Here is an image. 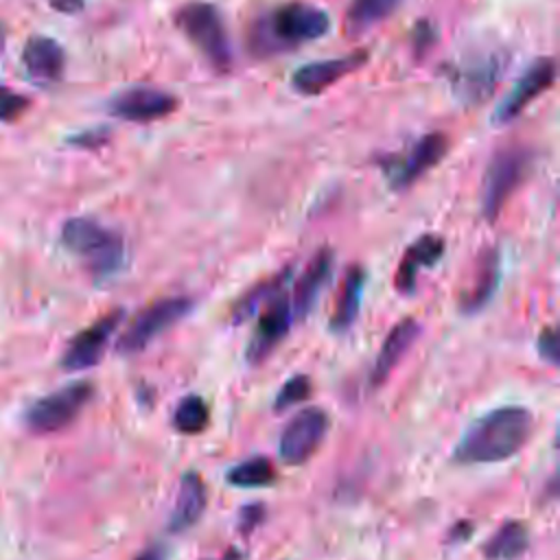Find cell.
I'll return each mask as SVG.
<instances>
[{"label":"cell","instance_id":"12","mask_svg":"<svg viewBox=\"0 0 560 560\" xmlns=\"http://www.w3.org/2000/svg\"><path fill=\"white\" fill-rule=\"evenodd\" d=\"M451 140L442 131H431L422 136L405 155L394 158L387 164L389 182L394 188H407L420 175H424L431 166H435L448 151Z\"/></svg>","mask_w":560,"mask_h":560},{"label":"cell","instance_id":"34","mask_svg":"<svg viewBox=\"0 0 560 560\" xmlns=\"http://www.w3.org/2000/svg\"><path fill=\"white\" fill-rule=\"evenodd\" d=\"M2 44H4V31L0 28V50H2Z\"/></svg>","mask_w":560,"mask_h":560},{"label":"cell","instance_id":"1","mask_svg":"<svg viewBox=\"0 0 560 560\" xmlns=\"http://www.w3.org/2000/svg\"><path fill=\"white\" fill-rule=\"evenodd\" d=\"M534 418L518 405L497 407L468 424L453 459L457 464H494L516 455L529 440Z\"/></svg>","mask_w":560,"mask_h":560},{"label":"cell","instance_id":"32","mask_svg":"<svg viewBox=\"0 0 560 560\" xmlns=\"http://www.w3.org/2000/svg\"><path fill=\"white\" fill-rule=\"evenodd\" d=\"M48 4L59 13H79L83 9V0H48Z\"/></svg>","mask_w":560,"mask_h":560},{"label":"cell","instance_id":"15","mask_svg":"<svg viewBox=\"0 0 560 560\" xmlns=\"http://www.w3.org/2000/svg\"><path fill=\"white\" fill-rule=\"evenodd\" d=\"M332 267H335V254L328 247H322L308 260V265L304 267V271L300 273V278L295 282V291H293V300H291L293 319H304L308 315V311L313 308L322 289L326 287V282L332 273Z\"/></svg>","mask_w":560,"mask_h":560},{"label":"cell","instance_id":"24","mask_svg":"<svg viewBox=\"0 0 560 560\" xmlns=\"http://www.w3.org/2000/svg\"><path fill=\"white\" fill-rule=\"evenodd\" d=\"M225 479L234 488H262V486L273 483L276 468L267 457L256 455V457L243 459L236 466H232L225 472Z\"/></svg>","mask_w":560,"mask_h":560},{"label":"cell","instance_id":"16","mask_svg":"<svg viewBox=\"0 0 560 560\" xmlns=\"http://www.w3.org/2000/svg\"><path fill=\"white\" fill-rule=\"evenodd\" d=\"M22 61L26 72L39 81V83H52L59 81L63 74V66H66V52L61 48L59 42H55L52 37H31L24 46L22 52Z\"/></svg>","mask_w":560,"mask_h":560},{"label":"cell","instance_id":"22","mask_svg":"<svg viewBox=\"0 0 560 560\" xmlns=\"http://www.w3.org/2000/svg\"><path fill=\"white\" fill-rule=\"evenodd\" d=\"M497 284H499V254L492 249V252L483 254V258L479 262L477 280L472 282L470 291L462 298L459 308L464 313L481 311L492 300V295L497 291Z\"/></svg>","mask_w":560,"mask_h":560},{"label":"cell","instance_id":"17","mask_svg":"<svg viewBox=\"0 0 560 560\" xmlns=\"http://www.w3.org/2000/svg\"><path fill=\"white\" fill-rule=\"evenodd\" d=\"M208 503V490L206 483L201 479V475L197 470H188L184 472L182 481H179V490H177V499L168 518V529L171 532H184L188 527H192Z\"/></svg>","mask_w":560,"mask_h":560},{"label":"cell","instance_id":"3","mask_svg":"<svg viewBox=\"0 0 560 560\" xmlns=\"http://www.w3.org/2000/svg\"><path fill=\"white\" fill-rule=\"evenodd\" d=\"M61 243L85 260L94 278L116 273L125 262V241L118 232L88 217H72L61 228Z\"/></svg>","mask_w":560,"mask_h":560},{"label":"cell","instance_id":"11","mask_svg":"<svg viewBox=\"0 0 560 560\" xmlns=\"http://www.w3.org/2000/svg\"><path fill=\"white\" fill-rule=\"evenodd\" d=\"M122 311L116 308L107 315H103L101 319H96L92 326L83 328L66 348L63 357H61V365L68 372H79V370H88L92 365H96L112 339V335L116 332L118 324L122 322Z\"/></svg>","mask_w":560,"mask_h":560},{"label":"cell","instance_id":"18","mask_svg":"<svg viewBox=\"0 0 560 560\" xmlns=\"http://www.w3.org/2000/svg\"><path fill=\"white\" fill-rule=\"evenodd\" d=\"M444 254V238L440 234H422L409 245L398 269H396V289L409 293L416 287V276L422 267H433Z\"/></svg>","mask_w":560,"mask_h":560},{"label":"cell","instance_id":"31","mask_svg":"<svg viewBox=\"0 0 560 560\" xmlns=\"http://www.w3.org/2000/svg\"><path fill=\"white\" fill-rule=\"evenodd\" d=\"M105 138H107V133H103V129H98V131L81 133V136L72 138L70 142H72V144H79V147H98V144L105 142Z\"/></svg>","mask_w":560,"mask_h":560},{"label":"cell","instance_id":"33","mask_svg":"<svg viewBox=\"0 0 560 560\" xmlns=\"http://www.w3.org/2000/svg\"><path fill=\"white\" fill-rule=\"evenodd\" d=\"M136 560H166V549L162 545H151L147 549H142Z\"/></svg>","mask_w":560,"mask_h":560},{"label":"cell","instance_id":"9","mask_svg":"<svg viewBox=\"0 0 560 560\" xmlns=\"http://www.w3.org/2000/svg\"><path fill=\"white\" fill-rule=\"evenodd\" d=\"M179 107V98L166 90L151 85H133L116 92L107 109L112 116L129 122H151L166 118Z\"/></svg>","mask_w":560,"mask_h":560},{"label":"cell","instance_id":"10","mask_svg":"<svg viewBox=\"0 0 560 560\" xmlns=\"http://www.w3.org/2000/svg\"><path fill=\"white\" fill-rule=\"evenodd\" d=\"M556 79V63L551 57H540L534 59L532 66L518 77V81L514 83V88L510 90V94L499 103V107L492 114V122L494 125H508L512 122L516 116H521V112L545 90L551 88Z\"/></svg>","mask_w":560,"mask_h":560},{"label":"cell","instance_id":"7","mask_svg":"<svg viewBox=\"0 0 560 560\" xmlns=\"http://www.w3.org/2000/svg\"><path fill=\"white\" fill-rule=\"evenodd\" d=\"M190 308H192V300L184 295L155 300L131 319V324L118 337L116 350L120 354H136L144 350L158 335H162L182 317H186Z\"/></svg>","mask_w":560,"mask_h":560},{"label":"cell","instance_id":"30","mask_svg":"<svg viewBox=\"0 0 560 560\" xmlns=\"http://www.w3.org/2000/svg\"><path fill=\"white\" fill-rule=\"evenodd\" d=\"M538 352L545 361L549 363H558V335L553 328H545L540 335H538Z\"/></svg>","mask_w":560,"mask_h":560},{"label":"cell","instance_id":"14","mask_svg":"<svg viewBox=\"0 0 560 560\" xmlns=\"http://www.w3.org/2000/svg\"><path fill=\"white\" fill-rule=\"evenodd\" d=\"M365 61H368L365 50H357V52H350V55H343V57L311 61V63H306V66H302L293 72L291 83L300 94L315 96V94L324 92L326 88H330L332 83H337L341 77L361 68Z\"/></svg>","mask_w":560,"mask_h":560},{"label":"cell","instance_id":"6","mask_svg":"<svg viewBox=\"0 0 560 560\" xmlns=\"http://www.w3.org/2000/svg\"><path fill=\"white\" fill-rule=\"evenodd\" d=\"M94 387L88 381H74L52 394L37 398L26 409V427L33 433H55L68 427L92 400Z\"/></svg>","mask_w":560,"mask_h":560},{"label":"cell","instance_id":"25","mask_svg":"<svg viewBox=\"0 0 560 560\" xmlns=\"http://www.w3.org/2000/svg\"><path fill=\"white\" fill-rule=\"evenodd\" d=\"M208 424H210V409L201 396L188 394L177 402V407L173 411V427L179 433L197 435V433L206 431Z\"/></svg>","mask_w":560,"mask_h":560},{"label":"cell","instance_id":"21","mask_svg":"<svg viewBox=\"0 0 560 560\" xmlns=\"http://www.w3.org/2000/svg\"><path fill=\"white\" fill-rule=\"evenodd\" d=\"M529 545L527 525L521 521H505L501 527L483 542L481 551L486 560H516L525 553Z\"/></svg>","mask_w":560,"mask_h":560},{"label":"cell","instance_id":"2","mask_svg":"<svg viewBox=\"0 0 560 560\" xmlns=\"http://www.w3.org/2000/svg\"><path fill=\"white\" fill-rule=\"evenodd\" d=\"M328 28L330 18L324 9L306 2H287L254 22L249 42L256 55H273L319 39Z\"/></svg>","mask_w":560,"mask_h":560},{"label":"cell","instance_id":"27","mask_svg":"<svg viewBox=\"0 0 560 560\" xmlns=\"http://www.w3.org/2000/svg\"><path fill=\"white\" fill-rule=\"evenodd\" d=\"M313 392V383L306 374H295L289 381H284V385L280 387V392L273 398V409L276 411H284L298 402H304L311 398Z\"/></svg>","mask_w":560,"mask_h":560},{"label":"cell","instance_id":"20","mask_svg":"<svg viewBox=\"0 0 560 560\" xmlns=\"http://www.w3.org/2000/svg\"><path fill=\"white\" fill-rule=\"evenodd\" d=\"M363 287H365V271L363 267L354 265L348 269L339 295H337V306L335 313L330 317V328L335 332H346L357 315H359V306H361V295H363Z\"/></svg>","mask_w":560,"mask_h":560},{"label":"cell","instance_id":"28","mask_svg":"<svg viewBox=\"0 0 560 560\" xmlns=\"http://www.w3.org/2000/svg\"><path fill=\"white\" fill-rule=\"evenodd\" d=\"M28 107V98L7 85H0V120L9 122V120H18L24 109Z\"/></svg>","mask_w":560,"mask_h":560},{"label":"cell","instance_id":"23","mask_svg":"<svg viewBox=\"0 0 560 560\" xmlns=\"http://www.w3.org/2000/svg\"><path fill=\"white\" fill-rule=\"evenodd\" d=\"M400 0H352L346 13V31L361 35L381 20L389 18Z\"/></svg>","mask_w":560,"mask_h":560},{"label":"cell","instance_id":"29","mask_svg":"<svg viewBox=\"0 0 560 560\" xmlns=\"http://www.w3.org/2000/svg\"><path fill=\"white\" fill-rule=\"evenodd\" d=\"M265 518V505L260 503H249V505H243L241 512H238V529L249 534L252 529H256Z\"/></svg>","mask_w":560,"mask_h":560},{"label":"cell","instance_id":"26","mask_svg":"<svg viewBox=\"0 0 560 560\" xmlns=\"http://www.w3.org/2000/svg\"><path fill=\"white\" fill-rule=\"evenodd\" d=\"M291 278V269H282L280 273L262 280L260 284H256L252 291H247L243 295V300L234 306V322H243L249 315H254L262 304H267L276 293L282 291V287L287 284V280Z\"/></svg>","mask_w":560,"mask_h":560},{"label":"cell","instance_id":"8","mask_svg":"<svg viewBox=\"0 0 560 560\" xmlns=\"http://www.w3.org/2000/svg\"><path fill=\"white\" fill-rule=\"evenodd\" d=\"M328 413L319 407H306L298 411L280 433L278 453L287 464L306 462L322 444L328 431Z\"/></svg>","mask_w":560,"mask_h":560},{"label":"cell","instance_id":"19","mask_svg":"<svg viewBox=\"0 0 560 560\" xmlns=\"http://www.w3.org/2000/svg\"><path fill=\"white\" fill-rule=\"evenodd\" d=\"M418 332H420V324L413 317L400 319L387 332V337H385V341H383V346L376 354L374 368H372V383L374 385H381L392 374V370L398 365V361L407 354V350L416 341Z\"/></svg>","mask_w":560,"mask_h":560},{"label":"cell","instance_id":"13","mask_svg":"<svg viewBox=\"0 0 560 560\" xmlns=\"http://www.w3.org/2000/svg\"><path fill=\"white\" fill-rule=\"evenodd\" d=\"M293 322V311H291V300L284 295V291L276 293L262 308L258 324L252 332V339L247 343V361L249 363H260L269 357V352L284 339L289 332V326Z\"/></svg>","mask_w":560,"mask_h":560},{"label":"cell","instance_id":"5","mask_svg":"<svg viewBox=\"0 0 560 560\" xmlns=\"http://www.w3.org/2000/svg\"><path fill=\"white\" fill-rule=\"evenodd\" d=\"M529 164V153L521 147H510L497 151L481 179V214L486 221H494L503 210L505 201L518 188L525 168Z\"/></svg>","mask_w":560,"mask_h":560},{"label":"cell","instance_id":"4","mask_svg":"<svg viewBox=\"0 0 560 560\" xmlns=\"http://www.w3.org/2000/svg\"><path fill=\"white\" fill-rule=\"evenodd\" d=\"M175 24L217 70L230 68L232 63L230 37L225 31V22L214 4L188 2L177 9Z\"/></svg>","mask_w":560,"mask_h":560}]
</instances>
